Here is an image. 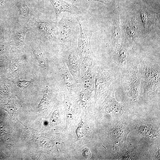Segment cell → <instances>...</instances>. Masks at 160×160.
I'll return each instance as SVG.
<instances>
[{
	"instance_id": "1",
	"label": "cell",
	"mask_w": 160,
	"mask_h": 160,
	"mask_svg": "<svg viewBox=\"0 0 160 160\" xmlns=\"http://www.w3.org/2000/svg\"><path fill=\"white\" fill-rule=\"evenodd\" d=\"M142 92L147 98L152 97L160 92V71L159 66L148 61L140 60Z\"/></svg>"
},
{
	"instance_id": "2",
	"label": "cell",
	"mask_w": 160,
	"mask_h": 160,
	"mask_svg": "<svg viewBox=\"0 0 160 160\" xmlns=\"http://www.w3.org/2000/svg\"><path fill=\"white\" fill-rule=\"evenodd\" d=\"M76 18L78 22L80 29L78 47L75 50L81 62V73L85 71L92 63L95 62V60L91 43L92 31L79 17H76Z\"/></svg>"
},
{
	"instance_id": "3",
	"label": "cell",
	"mask_w": 160,
	"mask_h": 160,
	"mask_svg": "<svg viewBox=\"0 0 160 160\" xmlns=\"http://www.w3.org/2000/svg\"><path fill=\"white\" fill-rule=\"evenodd\" d=\"M41 41H57L58 28L57 22L39 16L36 13L25 25Z\"/></svg>"
},
{
	"instance_id": "4",
	"label": "cell",
	"mask_w": 160,
	"mask_h": 160,
	"mask_svg": "<svg viewBox=\"0 0 160 160\" xmlns=\"http://www.w3.org/2000/svg\"><path fill=\"white\" fill-rule=\"evenodd\" d=\"M8 15L13 26L25 25L36 13L31 0H11Z\"/></svg>"
},
{
	"instance_id": "5",
	"label": "cell",
	"mask_w": 160,
	"mask_h": 160,
	"mask_svg": "<svg viewBox=\"0 0 160 160\" xmlns=\"http://www.w3.org/2000/svg\"><path fill=\"white\" fill-rule=\"evenodd\" d=\"M122 33V44L129 49L143 34V27L138 11L133 10L128 14Z\"/></svg>"
},
{
	"instance_id": "6",
	"label": "cell",
	"mask_w": 160,
	"mask_h": 160,
	"mask_svg": "<svg viewBox=\"0 0 160 160\" xmlns=\"http://www.w3.org/2000/svg\"><path fill=\"white\" fill-rule=\"evenodd\" d=\"M139 64L138 60H132L129 67L124 71L122 77L123 87L133 101L137 99L142 92Z\"/></svg>"
},
{
	"instance_id": "7",
	"label": "cell",
	"mask_w": 160,
	"mask_h": 160,
	"mask_svg": "<svg viewBox=\"0 0 160 160\" xmlns=\"http://www.w3.org/2000/svg\"><path fill=\"white\" fill-rule=\"evenodd\" d=\"M72 15L71 13L64 14L60 20L57 23V41L63 52L72 47V40L75 35V19Z\"/></svg>"
},
{
	"instance_id": "8",
	"label": "cell",
	"mask_w": 160,
	"mask_h": 160,
	"mask_svg": "<svg viewBox=\"0 0 160 160\" xmlns=\"http://www.w3.org/2000/svg\"><path fill=\"white\" fill-rule=\"evenodd\" d=\"M115 78L110 71L101 67H96L94 80V90L96 97L109 93L111 88L115 86Z\"/></svg>"
},
{
	"instance_id": "9",
	"label": "cell",
	"mask_w": 160,
	"mask_h": 160,
	"mask_svg": "<svg viewBox=\"0 0 160 160\" xmlns=\"http://www.w3.org/2000/svg\"><path fill=\"white\" fill-rule=\"evenodd\" d=\"M58 73L59 88L70 94L75 92L79 85V83L70 72L62 57Z\"/></svg>"
},
{
	"instance_id": "10",
	"label": "cell",
	"mask_w": 160,
	"mask_h": 160,
	"mask_svg": "<svg viewBox=\"0 0 160 160\" xmlns=\"http://www.w3.org/2000/svg\"><path fill=\"white\" fill-rule=\"evenodd\" d=\"M61 57L72 75L78 81L81 73V65L75 49L72 47L63 52Z\"/></svg>"
},
{
	"instance_id": "11",
	"label": "cell",
	"mask_w": 160,
	"mask_h": 160,
	"mask_svg": "<svg viewBox=\"0 0 160 160\" xmlns=\"http://www.w3.org/2000/svg\"><path fill=\"white\" fill-rule=\"evenodd\" d=\"M120 8L119 6L113 10L111 38V52L115 50L122 43V27L120 20Z\"/></svg>"
},
{
	"instance_id": "12",
	"label": "cell",
	"mask_w": 160,
	"mask_h": 160,
	"mask_svg": "<svg viewBox=\"0 0 160 160\" xmlns=\"http://www.w3.org/2000/svg\"><path fill=\"white\" fill-rule=\"evenodd\" d=\"M112 52L114 64L118 68L124 71L129 67L132 60L129 55V49L122 43Z\"/></svg>"
},
{
	"instance_id": "13",
	"label": "cell",
	"mask_w": 160,
	"mask_h": 160,
	"mask_svg": "<svg viewBox=\"0 0 160 160\" xmlns=\"http://www.w3.org/2000/svg\"><path fill=\"white\" fill-rule=\"evenodd\" d=\"M96 65V62L92 63L85 71L81 74L78 80L80 85L92 92L95 89L94 80L97 67Z\"/></svg>"
},
{
	"instance_id": "14",
	"label": "cell",
	"mask_w": 160,
	"mask_h": 160,
	"mask_svg": "<svg viewBox=\"0 0 160 160\" xmlns=\"http://www.w3.org/2000/svg\"><path fill=\"white\" fill-rule=\"evenodd\" d=\"M137 8L143 27V34L151 31L154 24L155 15L149 12L147 8L140 3L137 4Z\"/></svg>"
},
{
	"instance_id": "15",
	"label": "cell",
	"mask_w": 160,
	"mask_h": 160,
	"mask_svg": "<svg viewBox=\"0 0 160 160\" xmlns=\"http://www.w3.org/2000/svg\"><path fill=\"white\" fill-rule=\"evenodd\" d=\"M54 10L57 20L61 12H67L77 15L81 13L79 8L73 4H71L63 0H49Z\"/></svg>"
},
{
	"instance_id": "16",
	"label": "cell",
	"mask_w": 160,
	"mask_h": 160,
	"mask_svg": "<svg viewBox=\"0 0 160 160\" xmlns=\"http://www.w3.org/2000/svg\"><path fill=\"white\" fill-rule=\"evenodd\" d=\"M28 31L25 25L13 26L9 37V44L17 48L23 47L24 45L25 37Z\"/></svg>"
},
{
	"instance_id": "17",
	"label": "cell",
	"mask_w": 160,
	"mask_h": 160,
	"mask_svg": "<svg viewBox=\"0 0 160 160\" xmlns=\"http://www.w3.org/2000/svg\"><path fill=\"white\" fill-rule=\"evenodd\" d=\"M30 46L31 49V53L36 58L40 65L43 67L46 66L45 60L41 51L40 45L35 41L34 40L31 41Z\"/></svg>"
},
{
	"instance_id": "18",
	"label": "cell",
	"mask_w": 160,
	"mask_h": 160,
	"mask_svg": "<svg viewBox=\"0 0 160 160\" xmlns=\"http://www.w3.org/2000/svg\"><path fill=\"white\" fill-rule=\"evenodd\" d=\"M46 89V92L44 94L43 97L38 106L39 111L47 107L49 103L50 97L49 93V83L47 84Z\"/></svg>"
},
{
	"instance_id": "19",
	"label": "cell",
	"mask_w": 160,
	"mask_h": 160,
	"mask_svg": "<svg viewBox=\"0 0 160 160\" xmlns=\"http://www.w3.org/2000/svg\"><path fill=\"white\" fill-rule=\"evenodd\" d=\"M3 107L10 115L12 117L17 119V114L15 105L12 102H9L7 104L3 105Z\"/></svg>"
},
{
	"instance_id": "20",
	"label": "cell",
	"mask_w": 160,
	"mask_h": 160,
	"mask_svg": "<svg viewBox=\"0 0 160 160\" xmlns=\"http://www.w3.org/2000/svg\"><path fill=\"white\" fill-rule=\"evenodd\" d=\"M88 129L86 125L83 122L79 125L76 132L78 138H80L87 135Z\"/></svg>"
},
{
	"instance_id": "21",
	"label": "cell",
	"mask_w": 160,
	"mask_h": 160,
	"mask_svg": "<svg viewBox=\"0 0 160 160\" xmlns=\"http://www.w3.org/2000/svg\"><path fill=\"white\" fill-rule=\"evenodd\" d=\"M32 81V80L30 81L19 80L17 82V86L23 88H26L29 86Z\"/></svg>"
},
{
	"instance_id": "22",
	"label": "cell",
	"mask_w": 160,
	"mask_h": 160,
	"mask_svg": "<svg viewBox=\"0 0 160 160\" xmlns=\"http://www.w3.org/2000/svg\"><path fill=\"white\" fill-rule=\"evenodd\" d=\"M60 116L59 112L57 110L55 111L51 118V121L54 123L56 122L58 120Z\"/></svg>"
},
{
	"instance_id": "23",
	"label": "cell",
	"mask_w": 160,
	"mask_h": 160,
	"mask_svg": "<svg viewBox=\"0 0 160 160\" xmlns=\"http://www.w3.org/2000/svg\"><path fill=\"white\" fill-rule=\"evenodd\" d=\"M8 46L7 43H0V55L6 52Z\"/></svg>"
},
{
	"instance_id": "24",
	"label": "cell",
	"mask_w": 160,
	"mask_h": 160,
	"mask_svg": "<svg viewBox=\"0 0 160 160\" xmlns=\"http://www.w3.org/2000/svg\"><path fill=\"white\" fill-rule=\"evenodd\" d=\"M82 151L83 156L86 159H89L91 157V153L88 148H86L84 149Z\"/></svg>"
},
{
	"instance_id": "25",
	"label": "cell",
	"mask_w": 160,
	"mask_h": 160,
	"mask_svg": "<svg viewBox=\"0 0 160 160\" xmlns=\"http://www.w3.org/2000/svg\"><path fill=\"white\" fill-rule=\"evenodd\" d=\"M4 26L0 20V41L4 37Z\"/></svg>"
},
{
	"instance_id": "26",
	"label": "cell",
	"mask_w": 160,
	"mask_h": 160,
	"mask_svg": "<svg viewBox=\"0 0 160 160\" xmlns=\"http://www.w3.org/2000/svg\"><path fill=\"white\" fill-rule=\"evenodd\" d=\"M7 0H0V9L4 5Z\"/></svg>"
},
{
	"instance_id": "27",
	"label": "cell",
	"mask_w": 160,
	"mask_h": 160,
	"mask_svg": "<svg viewBox=\"0 0 160 160\" xmlns=\"http://www.w3.org/2000/svg\"><path fill=\"white\" fill-rule=\"evenodd\" d=\"M77 0H73L72 3L73 4Z\"/></svg>"
}]
</instances>
